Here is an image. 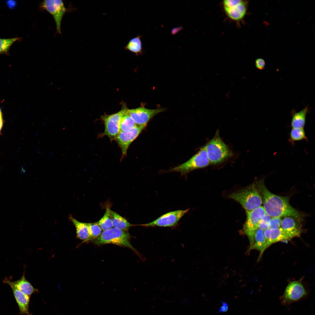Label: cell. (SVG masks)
<instances>
[{
    "label": "cell",
    "mask_w": 315,
    "mask_h": 315,
    "mask_svg": "<svg viewBox=\"0 0 315 315\" xmlns=\"http://www.w3.org/2000/svg\"><path fill=\"white\" fill-rule=\"evenodd\" d=\"M256 184L261 195L263 207L266 214L272 218L293 217L300 220L302 215L290 204L288 198L271 192L265 186L263 180Z\"/></svg>",
    "instance_id": "cell-1"
},
{
    "label": "cell",
    "mask_w": 315,
    "mask_h": 315,
    "mask_svg": "<svg viewBox=\"0 0 315 315\" xmlns=\"http://www.w3.org/2000/svg\"><path fill=\"white\" fill-rule=\"evenodd\" d=\"M229 197L239 203L245 211H251L261 206L262 197L256 184L230 194Z\"/></svg>",
    "instance_id": "cell-2"
},
{
    "label": "cell",
    "mask_w": 315,
    "mask_h": 315,
    "mask_svg": "<svg viewBox=\"0 0 315 315\" xmlns=\"http://www.w3.org/2000/svg\"><path fill=\"white\" fill-rule=\"evenodd\" d=\"M130 239V235L127 231L112 228L103 231L98 237L92 240L97 245L112 244L127 247L138 253L131 244Z\"/></svg>",
    "instance_id": "cell-3"
},
{
    "label": "cell",
    "mask_w": 315,
    "mask_h": 315,
    "mask_svg": "<svg viewBox=\"0 0 315 315\" xmlns=\"http://www.w3.org/2000/svg\"><path fill=\"white\" fill-rule=\"evenodd\" d=\"M204 147L210 164L220 163L232 155L228 147L221 139L218 131Z\"/></svg>",
    "instance_id": "cell-4"
},
{
    "label": "cell",
    "mask_w": 315,
    "mask_h": 315,
    "mask_svg": "<svg viewBox=\"0 0 315 315\" xmlns=\"http://www.w3.org/2000/svg\"><path fill=\"white\" fill-rule=\"evenodd\" d=\"M308 295L301 281H293L288 284L279 299L282 305L288 307L294 302L306 299Z\"/></svg>",
    "instance_id": "cell-5"
},
{
    "label": "cell",
    "mask_w": 315,
    "mask_h": 315,
    "mask_svg": "<svg viewBox=\"0 0 315 315\" xmlns=\"http://www.w3.org/2000/svg\"><path fill=\"white\" fill-rule=\"evenodd\" d=\"M210 164L204 146L188 160L171 170L186 174L196 169L208 166Z\"/></svg>",
    "instance_id": "cell-6"
},
{
    "label": "cell",
    "mask_w": 315,
    "mask_h": 315,
    "mask_svg": "<svg viewBox=\"0 0 315 315\" xmlns=\"http://www.w3.org/2000/svg\"><path fill=\"white\" fill-rule=\"evenodd\" d=\"M41 9L48 12L52 16L55 21L57 32L61 34V24L62 18L68 9L61 0H46L40 4Z\"/></svg>",
    "instance_id": "cell-7"
},
{
    "label": "cell",
    "mask_w": 315,
    "mask_h": 315,
    "mask_svg": "<svg viewBox=\"0 0 315 315\" xmlns=\"http://www.w3.org/2000/svg\"><path fill=\"white\" fill-rule=\"evenodd\" d=\"M189 209L178 210L167 213L153 221L139 225L147 227H173L176 226L181 218L189 211Z\"/></svg>",
    "instance_id": "cell-8"
},
{
    "label": "cell",
    "mask_w": 315,
    "mask_h": 315,
    "mask_svg": "<svg viewBox=\"0 0 315 315\" xmlns=\"http://www.w3.org/2000/svg\"><path fill=\"white\" fill-rule=\"evenodd\" d=\"M127 109L124 105L122 109L117 113L111 115L104 114L101 116L105 127L103 135L107 136L111 141L115 140L120 132L121 118Z\"/></svg>",
    "instance_id": "cell-9"
},
{
    "label": "cell",
    "mask_w": 315,
    "mask_h": 315,
    "mask_svg": "<svg viewBox=\"0 0 315 315\" xmlns=\"http://www.w3.org/2000/svg\"><path fill=\"white\" fill-rule=\"evenodd\" d=\"M246 212V219L241 232L248 237L258 228L260 221L266 213L262 206L252 210Z\"/></svg>",
    "instance_id": "cell-10"
},
{
    "label": "cell",
    "mask_w": 315,
    "mask_h": 315,
    "mask_svg": "<svg viewBox=\"0 0 315 315\" xmlns=\"http://www.w3.org/2000/svg\"><path fill=\"white\" fill-rule=\"evenodd\" d=\"M163 108L150 109L143 107L128 110L130 116L138 125L146 127L148 121L156 114L164 111Z\"/></svg>",
    "instance_id": "cell-11"
},
{
    "label": "cell",
    "mask_w": 315,
    "mask_h": 315,
    "mask_svg": "<svg viewBox=\"0 0 315 315\" xmlns=\"http://www.w3.org/2000/svg\"><path fill=\"white\" fill-rule=\"evenodd\" d=\"M145 127L137 125L130 131L120 132L115 140L120 148L123 157L126 155L130 145L138 137Z\"/></svg>",
    "instance_id": "cell-12"
},
{
    "label": "cell",
    "mask_w": 315,
    "mask_h": 315,
    "mask_svg": "<svg viewBox=\"0 0 315 315\" xmlns=\"http://www.w3.org/2000/svg\"><path fill=\"white\" fill-rule=\"evenodd\" d=\"M249 2L242 0L238 4L231 7H223L227 17L238 24L244 21L247 14Z\"/></svg>",
    "instance_id": "cell-13"
},
{
    "label": "cell",
    "mask_w": 315,
    "mask_h": 315,
    "mask_svg": "<svg viewBox=\"0 0 315 315\" xmlns=\"http://www.w3.org/2000/svg\"><path fill=\"white\" fill-rule=\"evenodd\" d=\"M264 234L266 240V249L274 243L290 240L295 237L291 233L281 228L275 229H267L264 230Z\"/></svg>",
    "instance_id": "cell-14"
},
{
    "label": "cell",
    "mask_w": 315,
    "mask_h": 315,
    "mask_svg": "<svg viewBox=\"0 0 315 315\" xmlns=\"http://www.w3.org/2000/svg\"><path fill=\"white\" fill-rule=\"evenodd\" d=\"M250 242V246L248 249L249 251L252 250H256L259 251L260 255L258 258L259 260L263 253L266 249V240L264 234V230L258 228L251 236L248 237Z\"/></svg>",
    "instance_id": "cell-15"
},
{
    "label": "cell",
    "mask_w": 315,
    "mask_h": 315,
    "mask_svg": "<svg viewBox=\"0 0 315 315\" xmlns=\"http://www.w3.org/2000/svg\"><path fill=\"white\" fill-rule=\"evenodd\" d=\"M3 282L8 284L10 286H13L29 296L38 291L37 289L35 288L26 279L24 272L22 276L16 281H11L7 278H5L3 280Z\"/></svg>",
    "instance_id": "cell-16"
},
{
    "label": "cell",
    "mask_w": 315,
    "mask_h": 315,
    "mask_svg": "<svg viewBox=\"0 0 315 315\" xmlns=\"http://www.w3.org/2000/svg\"><path fill=\"white\" fill-rule=\"evenodd\" d=\"M300 220L292 217H284L281 219L280 228L291 233L295 237H298L302 232Z\"/></svg>",
    "instance_id": "cell-17"
},
{
    "label": "cell",
    "mask_w": 315,
    "mask_h": 315,
    "mask_svg": "<svg viewBox=\"0 0 315 315\" xmlns=\"http://www.w3.org/2000/svg\"><path fill=\"white\" fill-rule=\"evenodd\" d=\"M18 305L21 314L31 315L29 312L30 296L24 294L12 286H10Z\"/></svg>",
    "instance_id": "cell-18"
},
{
    "label": "cell",
    "mask_w": 315,
    "mask_h": 315,
    "mask_svg": "<svg viewBox=\"0 0 315 315\" xmlns=\"http://www.w3.org/2000/svg\"><path fill=\"white\" fill-rule=\"evenodd\" d=\"M309 110L307 106L298 112L293 111L292 113L290 126L292 128H304L305 126L306 117Z\"/></svg>",
    "instance_id": "cell-19"
},
{
    "label": "cell",
    "mask_w": 315,
    "mask_h": 315,
    "mask_svg": "<svg viewBox=\"0 0 315 315\" xmlns=\"http://www.w3.org/2000/svg\"><path fill=\"white\" fill-rule=\"evenodd\" d=\"M69 219L75 226L77 238L84 242L88 241L89 235L87 223L80 222L71 216Z\"/></svg>",
    "instance_id": "cell-20"
},
{
    "label": "cell",
    "mask_w": 315,
    "mask_h": 315,
    "mask_svg": "<svg viewBox=\"0 0 315 315\" xmlns=\"http://www.w3.org/2000/svg\"><path fill=\"white\" fill-rule=\"evenodd\" d=\"M110 215L114 228L127 231L130 227L132 225L126 219L111 209L110 211Z\"/></svg>",
    "instance_id": "cell-21"
},
{
    "label": "cell",
    "mask_w": 315,
    "mask_h": 315,
    "mask_svg": "<svg viewBox=\"0 0 315 315\" xmlns=\"http://www.w3.org/2000/svg\"><path fill=\"white\" fill-rule=\"evenodd\" d=\"M141 37L140 35H138L130 39L125 46V49L133 52L136 55L143 54Z\"/></svg>",
    "instance_id": "cell-22"
},
{
    "label": "cell",
    "mask_w": 315,
    "mask_h": 315,
    "mask_svg": "<svg viewBox=\"0 0 315 315\" xmlns=\"http://www.w3.org/2000/svg\"><path fill=\"white\" fill-rule=\"evenodd\" d=\"M127 109L123 113L121 118L120 132L130 131L135 127L137 125L129 115Z\"/></svg>",
    "instance_id": "cell-23"
},
{
    "label": "cell",
    "mask_w": 315,
    "mask_h": 315,
    "mask_svg": "<svg viewBox=\"0 0 315 315\" xmlns=\"http://www.w3.org/2000/svg\"><path fill=\"white\" fill-rule=\"evenodd\" d=\"M292 128L288 139L289 142L292 145H294L295 141L308 140L304 128Z\"/></svg>",
    "instance_id": "cell-24"
},
{
    "label": "cell",
    "mask_w": 315,
    "mask_h": 315,
    "mask_svg": "<svg viewBox=\"0 0 315 315\" xmlns=\"http://www.w3.org/2000/svg\"><path fill=\"white\" fill-rule=\"evenodd\" d=\"M110 210L109 207H107L103 216L97 222L102 230H106L113 227L110 215Z\"/></svg>",
    "instance_id": "cell-25"
},
{
    "label": "cell",
    "mask_w": 315,
    "mask_h": 315,
    "mask_svg": "<svg viewBox=\"0 0 315 315\" xmlns=\"http://www.w3.org/2000/svg\"><path fill=\"white\" fill-rule=\"evenodd\" d=\"M20 39L19 38H0V54H8L9 49L11 46L16 41Z\"/></svg>",
    "instance_id": "cell-26"
},
{
    "label": "cell",
    "mask_w": 315,
    "mask_h": 315,
    "mask_svg": "<svg viewBox=\"0 0 315 315\" xmlns=\"http://www.w3.org/2000/svg\"><path fill=\"white\" fill-rule=\"evenodd\" d=\"M87 225L89 235L88 240H92L97 238L101 233L102 230L97 222L88 223Z\"/></svg>",
    "instance_id": "cell-27"
},
{
    "label": "cell",
    "mask_w": 315,
    "mask_h": 315,
    "mask_svg": "<svg viewBox=\"0 0 315 315\" xmlns=\"http://www.w3.org/2000/svg\"><path fill=\"white\" fill-rule=\"evenodd\" d=\"M272 217L265 214L261 218L258 226V228L265 230L269 228L270 221Z\"/></svg>",
    "instance_id": "cell-28"
},
{
    "label": "cell",
    "mask_w": 315,
    "mask_h": 315,
    "mask_svg": "<svg viewBox=\"0 0 315 315\" xmlns=\"http://www.w3.org/2000/svg\"><path fill=\"white\" fill-rule=\"evenodd\" d=\"M281 218L275 217L271 218L269 223V228L275 229L281 227Z\"/></svg>",
    "instance_id": "cell-29"
},
{
    "label": "cell",
    "mask_w": 315,
    "mask_h": 315,
    "mask_svg": "<svg viewBox=\"0 0 315 315\" xmlns=\"http://www.w3.org/2000/svg\"><path fill=\"white\" fill-rule=\"evenodd\" d=\"M241 0H225L222 4L223 7L229 8L232 7L239 3Z\"/></svg>",
    "instance_id": "cell-30"
},
{
    "label": "cell",
    "mask_w": 315,
    "mask_h": 315,
    "mask_svg": "<svg viewBox=\"0 0 315 315\" xmlns=\"http://www.w3.org/2000/svg\"><path fill=\"white\" fill-rule=\"evenodd\" d=\"M255 66L259 70H262L265 68V62L262 58H258L255 60Z\"/></svg>",
    "instance_id": "cell-31"
},
{
    "label": "cell",
    "mask_w": 315,
    "mask_h": 315,
    "mask_svg": "<svg viewBox=\"0 0 315 315\" xmlns=\"http://www.w3.org/2000/svg\"><path fill=\"white\" fill-rule=\"evenodd\" d=\"M228 310V305L226 302H223L220 307L219 310L220 312H224Z\"/></svg>",
    "instance_id": "cell-32"
},
{
    "label": "cell",
    "mask_w": 315,
    "mask_h": 315,
    "mask_svg": "<svg viewBox=\"0 0 315 315\" xmlns=\"http://www.w3.org/2000/svg\"><path fill=\"white\" fill-rule=\"evenodd\" d=\"M3 126V120L2 118V114L0 109V133Z\"/></svg>",
    "instance_id": "cell-33"
},
{
    "label": "cell",
    "mask_w": 315,
    "mask_h": 315,
    "mask_svg": "<svg viewBox=\"0 0 315 315\" xmlns=\"http://www.w3.org/2000/svg\"><path fill=\"white\" fill-rule=\"evenodd\" d=\"M53 155V154L52 153H50L49 154V156H48V158H50Z\"/></svg>",
    "instance_id": "cell-34"
}]
</instances>
